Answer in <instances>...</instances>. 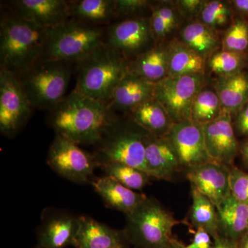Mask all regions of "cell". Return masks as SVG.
I'll list each match as a JSON object with an SVG mask.
<instances>
[{"instance_id":"d6986e66","label":"cell","mask_w":248,"mask_h":248,"mask_svg":"<svg viewBox=\"0 0 248 248\" xmlns=\"http://www.w3.org/2000/svg\"><path fill=\"white\" fill-rule=\"evenodd\" d=\"M155 85L128 72L112 93L109 106L114 112L129 113L142 103L154 98Z\"/></svg>"},{"instance_id":"e575fe53","label":"cell","mask_w":248,"mask_h":248,"mask_svg":"<svg viewBox=\"0 0 248 248\" xmlns=\"http://www.w3.org/2000/svg\"><path fill=\"white\" fill-rule=\"evenodd\" d=\"M231 195L236 200L248 205V173L237 168L230 173Z\"/></svg>"},{"instance_id":"2e32d148","label":"cell","mask_w":248,"mask_h":248,"mask_svg":"<svg viewBox=\"0 0 248 248\" xmlns=\"http://www.w3.org/2000/svg\"><path fill=\"white\" fill-rule=\"evenodd\" d=\"M79 217L64 211L48 213L37 231V246L42 248H64L74 245Z\"/></svg>"},{"instance_id":"e0dca14e","label":"cell","mask_w":248,"mask_h":248,"mask_svg":"<svg viewBox=\"0 0 248 248\" xmlns=\"http://www.w3.org/2000/svg\"><path fill=\"white\" fill-rule=\"evenodd\" d=\"M148 174L157 179L169 180L181 167L172 145L165 137L146 132L143 137Z\"/></svg>"},{"instance_id":"836d02e7","label":"cell","mask_w":248,"mask_h":248,"mask_svg":"<svg viewBox=\"0 0 248 248\" xmlns=\"http://www.w3.org/2000/svg\"><path fill=\"white\" fill-rule=\"evenodd\" d=\"M115 4L117 20L145 16L142 13L152 7L151 1L147 0H115Z\"/></svg>"},{"instance_id":"ac0fdd59","label":"cell","mask_w":248,"mask_h":248,"mask_svg":"<svg viewBox=\"0 0 248 248\" xmlns=\"http://www.w3.org/2000/svg\"><path fill=\"white\" fill-rule=\"evenodd\" d=\"M79 226L75 240L76 248H127L125 233L113 229L91 217H79Z\"/></svg>"},{"instance_id":"5bb4252c","label":"cell","mask_w":248,"mask_h":248,"mask_svg":"<svg viewBox=\"0 0 248 248\" xmlns=\"http://www.w3.org/2000/svg\"><path fill=\"white\" fill-rule=\"evenodd\" d=\"M230 173L226 165L210 161L189 169L186 177L192 187L217 207L231 195Z\"/></svg>"},{"instance_id":"ee69618b","label":"cell","mask_w":248,"mask_h":248,"mask_svg":"<svg viewBox=\"0 0 248 248\" xmlns=\"http://www.w3.org/2000/svg\"><path fill=\"white\" fill-rule=\"evenodd\" d=\"M181 245H182V244H180V243H179V244H178L177 246H176V247L174 248H180Z\"/></svg>"},{"instance_id":"b9f144b4","label":"cell","mask_w":248,"mask_h":248,"mask_svg":"<svg viewBox=\"0 0 248 248\" xmlns=\"http://www.w3.org/2000/svg\"><path fill=\"white\" fill-rule=\"evenodd\" d=\"M241 153L245 164L248 167V141L244 143L241 147Z\"/></svg>"},{"instance_id":"277c9868","label":"cell","mask_w":248,"mask_h":248,"mask_svg":"<svg viewBox=\"0 0 248 248\" xmlns=\"http://www.w3.org/2000/svg\"><path fill=\"white\" fill-rule=\"evenodd\" d=\"M76 65L78 79L75 90L108 104L128 73V62L105 44Z\"/></svg>"},{"instance_id":"1f68e13d","label":"cell","mask_w":248,"mask_h":248,"mask_svg":"<svg viewBox=\"0 0 248 248\" xmlns=\"http://www.w3.org/2000/svg\"><path fill=\"white\" fill-rule=\"evenodd\" d=\"M231 17V8L224 1H206L198 17L200 22L215 31L226 26Z\"/></svg>"},{"instance_id":"4316f807","label":"cell","mask_w":248,"mask_h":248,"mask_svg":"<svg viewBox=\"0 0 248 248\" xmlns=\"http://www.w3.org/2000/svg\"><path fill=\"white\" fill-rule=\"evenodd\" d=\"M180 42L204 58L217 52L220 45L216 31L200 21L190 22L182 28Z\"/></svg>"},{"instance_id":"d6a6232c","label":"cell","mask_w":248,"mask_h":248,"mask_svg":"<svg viewBox=\"0 0 248 248\" xmlns=\"http://www.w3.org/2000/svg\"><path fill=\"white\" fill-rule=\"evenodd\" d=\"M223 50L244 53L248 48V24L241 18H237L222 39Z\"/></svg>"},{"instance_id":"ab89813d","label":"cell","mask_w":248,"mask_h":248,"mask_svg":"<svg viewBox=\"0 0 248 248\" xmlns=\"http://www.w3.org/2000/svg\"><path fill=\"white\" fill-rule=\"evenodd\" d=\"M214 248H239L238 242L218 234L213 238Z\"/></svg>"},{"instance_id":"74e56055","label":"cell","mask_w":248,"mask_h":248,"mask_svg":"<svg viewBox=\"0 0 248 248\" xmlns=\"http://www.w3.org/2000/svg\"><path fill=\"white\" fill-rule=\"evenodd\" d=\"M211 237L208 232L202 228H199L194 235L192 242L187 246L182 244L180 248H214V243L212 241Z\"/></svg>"},{"instance_id":"52a82bcc","label":"cell","mask_w":248,"mask_h":248,"mask_svg":"<svg viewBox=\"0 0 248 248\" xmlns=\"http://www.w3.org/2000/svg\"><path fill=\"white\" fill-rule=\"evenodd\" d=\"M146 133L131 119L130 123H124L117 117L95 145L97 150L93 155L99 167L108 163H118L148 174L143 143Z\"/></svg>"},{"instance_id":"8d00e7d4","label":"cell","mask_w":248,"mask_h":248,"mask_svg":"<svg viewBox=\"0 0 248 248\" xmlns=\"http://www.w3.org/2000/svg\"><path fill=\"white\" fill-rule=\"evenodd\" d=\"M206 1L202 0H180L176 1V7L179 14L187 18L199 17Z\"/></svg>"},{"instance_id":"ba28073f","label":"cell","mask_w":248,"mask_h":248,"mask_svg":"<svg viewBox=\"0 0 248 248\" xmlns=\"http://www.w3.org/2000/svg\"><path fill=\"white\" fill-rule=\"evenodd\" d=\"M104 44L130 62L156 45L151 26V16L119 19L108 26Z\"/></svg>"},{"instance_id":"484cf974","label":"cell","mask_w":248,"mask_h":248,"mask_svg":"<svg viewBox=\"0 0 248 248\" xmlns=\"http://www.w3.org/2000/svg\"><path fill=\"white\" fill-rule=\"evenodd\" d=\"M169 46V77L203 76L205 58L183 45L180 41H174Z\"/></svg>"},{"instance_id":"f35d334b","label":"cell","mask_w":248,"mask_h":248,"mask_svg":"<svg viewBox=\"0 0 248 248\" xmlns=\"http://www.w3.org/2000/svg\"><path fill=\"white\" fill-rule=\"evenodd\" d=\"M236 128L240 135H248V104L238 112Z\"/></svg>"},{"instance_id":"d4e9b609","label":"cell","mask_w":248,"mask_h":248,"mask_svg":"<svg viewBox=\"0 0 248 248\" xmlns=\"http://www.w3.org/2000/svg\"><path fill=\"white\" fill-rule=\"evenodd\" d=\"M128 114L137 125L158 137H164L174 124L167 111L155 97L142 103Z\"/></svg>"},{"instance_id":"f6af8a7d","label":"cell","mask_w":248,"mask_h":248,"mask_svg":"<svg viewBox=\"0 0 248 248\" xmlns=\"http://www.w3.org/2000/svg\"><path fill=\"white\" fill-rule=\"evenodd\" d=\"M35 248H41V247H40V246H37V247H36Z\"/></svg>"},{"instance_id":"83f0119b","label":"cell","mask_w":248,"mask_h":248,"mask_svg":"<svg viewBox=\"0 0 248 248\" xmlns=\"http://www.w3.org/2000/svg\"><path fill=\"white\" fill-rule=\"evenodd\" d=\"M192 203L190 220L195 228L208 232L212 238L219 234L216 206L208 197L191 186Z\"/></svg>"},{"instance_id":"7402d4cb","label":"cell","mask_w":248,"mask_h":248,"mask_svg":"<svg viewBox=\"0 0 248 248\" xmlns=\"http://www.w3.org/2000/svg\"><path fill=\"white\" fill-rule=\"evenodd\" d=\"M219 234L238 242L248 232V205L231 195L216 207Z\"/></svg>"},{"instance_id":"4fadbf2b","label":"cell","mask_w":248,"mask_h":248,"mask_svg":"<svg viewBox=\"0 0 248 248\" xmlns=\"http://www.w3.org/2000/svg\"><path fill=\"white\" fill-rule=\"evenodd\" d=\"M1 4L18 17L46 29L70 18L68 1L65 0H13Z\"/></svg>"},{"instance_id":"9c48e42d","label":"cell","mask_w":248,"mask_h":248,"mask_svg":"<svg viewBox=\"0 0 248 248\" xmlns=\"http://www.w3.org/2000/svg\"><path fill=\"white\" fill-rule=\"evenodd\" d=\"M61 135H55L47 156V164L57 174L79 184L91 182L94 169L99 167L94 155Z\"/></svg>"},{"instance_id":"3957f363","label":"cell","mask_w":248,"mask_h":248,"mask_svg":"<svg viewBox=\"0 0 248 248\" xmlns=\"http://www.w3.org/2000/svg\"><path fill=\"white\" fill-rule=\"evenodd\" d=\"M106 29L70 17L48 29L42 59L77 64L104 45Z\"/></svg>"},{"instance_id":"7c38bea8","label":"cell","mask_w":248,"mask_h":248,"mask_svg":"<svg viewBox=\"0 0 248 248\" xmlns=\"http://www.w3.org/2000/svg\"><path fill=\"white\" fill-rule=\"evenodd\" d=\"M164 137L174 148L181 166L189 169L213 161L207 151L202 125L192 121L173 124Z\"/></svg>"},{"instance_id":"4dcf8cb0","label":"cell","mask_w":248,"mask_h":248,"mask_svg":"<svg viewBox=\"0 0 248 248\" xmlns=\"http://www.w3.org/2000/svg\"><path fill=\"white\" fill-rule=\"evenodd\" d=\"M245 60L244 53L221 50L210 56L209 66L220 77L229 76L241 71Z\"/></svg>"},{"instance_id":"8992f818","label":"cell","mask_w":248,"mask_h":248,"mask_svg":"<svg viewBox=\"0 0 248 248\" xmlns=\"http://www.w3.org/2000/svg\"><path fill=\"white\" fill-rule=\"evenodd\" d=\"M73 65L42 59L17 77L32 108L50 111L66 97Z\"/></svg>"},{"instance_id":"7bdbcfd3","label":"cell","mask_w":248,"mask_h":248,"mask_svg":"<svg viewBox=\"0 0 248 248\" xmlns=\"http://www.w3.org/2000/svg\"><path fill=\"white\" fill-rule=\"evenodd\" d=\"M239 248H248V232L241 236L238 241Z\"/></svg>"},{"instance_id":"30bf717a","label":"cell","mask_w":248,"mask_h":248,"mask_svg":"<svg viewBox=\"0 0 248 248\" xmlns=\"http://www.w3.org/2000/svg\"><path fill=\"white\" fill-rule=\"evenodd\" d=\"M203 76L168 77L155 85L154 97L167 111L173 123L191 120L194 99L203 88Z\"/></svg>"},{"instance_id":"7a4b0ae2","label":"cell","mask_w":248,"mask_h":248,"mask_svg":"<svg viewBox=\"0 0 248 248\" xmlns=\"http://www.w3.org/2000/svg\"><path fill=\"white\" fill-rule=\"evenodd\" d=\"M48 29L18 17L1 4L0 69L18 77L42 60Z\"/></svg>"},{"instance_id":"ffe728a7","label":"cell","mask_w":248,"mask_h":248,"mask_svg":"<svg viewBox=\"0 0 248 248\" xmlns=\"http://www.w3.org/2000/svg\"><path fill=\"white\" fill-rule=\"evenodd\" d=\"M93 187L109 208L128 215L146 200L144 194L129 189L109 176L91 182Z\"/></svg>"},{"instance_id":"9a60e30c","label":"cell","mask_w":248,"mask_h":248,"mask_svg":"<svg viewBox=\"0 0 248 248\" xmlns=\"http://www.w3.org/2000/svg\"><path fill=\"white\" fill-rule=\"evenodd\" d=\"M209 156L215 162H232L239 152L231 114L223 112L216 120L202 125Z\"/></svg>"},{"instance_id":"6da1fadb","label":"cell","mask_w":248,"mask_h":248,"mask_svg":"<svg viewBox=\"0 0 248 248\" xmlns=\"http://www.w3.org/2000/svg\"><path fill=\"white\" fill-rule=\"evenodd\" d=\"M48 112V124L55 133L78 145L95 146L117 117L109 104L75 89Z\"/></svg>"},{"instance_id":"f1b7e54d","label":"cell","mask_w":248,"mask_h":248,"mask_svg":"<svg viewBox=\"0 0 248 248\" xmlns=\"http://www.w3.org/2000/svg\"><path fill=\"white\" fill-rule=\"evenodd\" d=\"M222 112L221 103L216 91L202 89L192 103L191 120L203 125L216 120Z\"/></svg>"},{"instance_id":"5b68a950","label":"cell","mask_w":248,"mask_h":248,"mask_svg":"<svg viewBox=\"0 0 248 248\" xmlns=\"http://www.w3.org/2000/svg\"><path fill=\"white\" fill-rule=\"evenodd\" d=\"M127 239L139 248H174L172 229L181 223L159 202L148 197L126 215Z\"/></svg>"},{"instance_id":"603a6c76","label":"cell","mask_w":248,"mask_h":248,"mask_svg":"<svg viewBox=\"0 0 248 248\" xmlns=\"http://www.w3.org/2000/svg\"><path fill=\"white\" fill-rule=\"evenodd\" d=\"M70 17L96 27H107L117 20L115 0L68 1Z\"/></svg>"},{"instance_id":"44dd1931","label":"cell","mask_w":248,"mask_h":248,"mask_svg":"<svg viewBox=\"0 0 248 248\" xmlns=\"http://www.w3.org/2000/svg\"><path fill=\"white\" fill-rule=\"evenodd\" d=\"M169 46L156 44L153 48L128 62V72L156 84L169 77Z\"/></svg>"},{"instance_id":"8fae6325","label":"cell","mask_w":248,"mask_h":248,"mask_svg":"<svg viewBox=\"0 0 248 248\" xmlns=\"http://www.w3.org/2000/svg\"><path fill=\"white\" fill-rule=\"evenodd\" d=\"M32 107L24 94L17 77L0 69V131L14 136L27 124Z\"/></svg>"},{"instance_id":"60d3db41","label":"cell","mask_w":248,"mask_h":248,"mask_svg":"<svg viewBox=\"0 0 248 248\" xmlns=\"http://www.w3.org/2000/svg\"><path fill=\"white\" fill-rule=\"evenodd\" d=\"M232 2L236 11L242 14H248V0H235Z\"/></svg>"},{"instance_id":"cb8c5ba5","label":"cell","mask_w":248,"mask_h":248,"mask_svg":"<svg viewBox=\"0 0 248 248\" xmlns=\"http://www.w3.org/2000/svg\"><path fill=\"white\" fill-rule=\"evenodd\" d=\"M215 91L219 98L222 112L238 113L248 104V76L240 71L232 76L220 77Z\"/></svg>"},{"instance_id":"f546056e","label":"cell","mask_w":248,"mask_h":248,"mask_svg":"<svg viewBox=\"0 0 248 248\" xmlns=\"http://www.w3.org/2000/svg\"><path fill=\"white\" fill-rule=\"evenodd\" d=\"M105 174L133 190L146 187L151 176L141 170L118 163H108L100 166Z\"/></svg>"},{"instance_id":"d590c367","label":"cell","mask_w":248,"mask_h":248,"mask_svg":"<svg viewBox=\"0 0 248 248\" xmlns=\"http://www.w3.org/2000/svg\"><path fill=\"white\" fill-rule=\"evenodd\" d=\"M152 8L164 19L170 32L179 24L180 14L177 7L173 6V4L162 1L155 6H152Z\"/></svg>"}]
</instances>
